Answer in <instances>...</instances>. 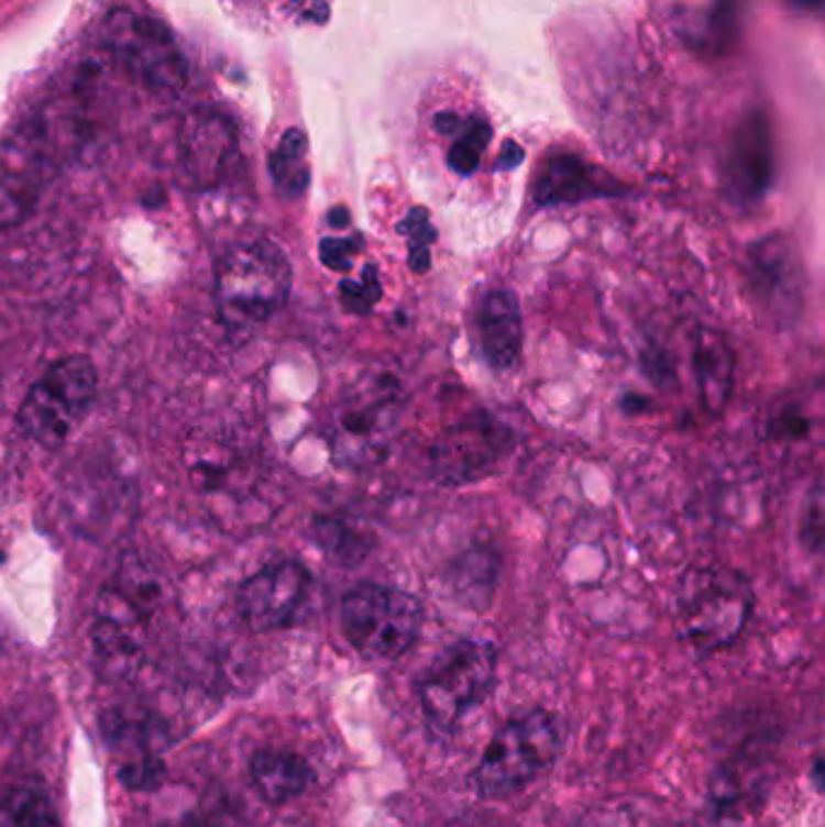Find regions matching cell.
<instances>
[{"mask_svg":"<svg viewBox=\"0 0 825 827\" xmlns=\"http://www.w3.org/2000/svg\"><path fill=\"white\" fill-rule=\"evenodd\" d=\"M294 284L288 257L270 240L230 247L216 269L218 310L228 327L250 330L286 306Z\"/></svg>","mask_w":825,"mask_h":827,"instance_id":"6da1fadb","label":"cell"},{"mask_svg":"<svg viewBox=\"0 0 825 827\" xmlns=\"http://www.w3.org/2000/svg\"><path fill=\"white\" fill-rule=\"evenodd\" d=\"M562 750V728L552 714L536 709L508 721L496 731L492 743L472 774L475 792L484 798H499L520 792L557 760Z\"/></svg>","mask_w":825,"mask_h":827,"instance_id":"7a4b0ae2","label":"cell"},{"mask_svg":"<svg viewBox=\"0 0 825 827\" xmlns=\"http://www.w3.org/2000/svg\"><path fill=\"white\" fill-rule=\"evenodd\" d=\"M421 619L424 607L415 595L375 583L351 588L339 607L346 641L371 661H395L405 655L415 647Z\"/></svg>","mask_w":825,"mask_h":827,"instance_id":"3957f363","label":"cell"},{"mask_svg":"<svg viewBox=\"0 0 825 827\" xmlns=\"http://www.w3.org/2000/svg\"><path fill=\"white\" fill-rule=\"evenodd\" d=\"M97 393V371L88 356H66L52 363L24 395L18 421L32 441L58 448L78 429Z\"/></svg>","mask_w":825,"mask_h":827,"instance_id":"277c9868","label":"cell"},{"mask_svg":"<svg viewBox=\"0 0 825 827\" xmlns=\"http://www.w3.org/2000/svg\"><path fill=\"white\" fill-rule=\"evenodd\" d=\"M496 680V649L465 639L436 655L419 683V702L433 728L451 731L490 695Z\"/></svg>","mask_w":825,"mask_h":827,"instance_id":"5b68a950","label":"cell"},{"mask_svg":"<svg viewBox=\"0 0 825 827\" xmlns=\"http://www.w3.org/2000/svg\"><path fill=\"white\" fill-rule=\"evenodd\" d=\"M403 397L393 375H375L344 395L332 411L330 443L337 460L349 467L378 465L397 431Z\"/></svg>","mask_w":825,"mask_h":827,"instance_id":"8992f818","label":"cell"},{"mask_svg":"<svg viewBox=\"0 0 825 827\" xmlns=\"http://www.w3.org/2000/svg\"><path fill=\"white\" fill-rule=\"evenodd\" d=\"M518 435L492 413H470L448 426L431 448V474L441 486H468L492 477L514 455Z\"/></svg>","mask_w":825,"mask_h":827,"instance_id":"52a82bcc","label":"cell"},{"mask_svg":"<svg viewBox=\"0 0 825 827\" xmlns=\"http://www.w3.org/2000/svg\"><path fill=\"white\" fill-rule=\"evenodd\" d=\"M750 615V586L734 571H702L688 578L681 600L683 635L702 651H714L741 635Z\"/></svg>","mask_w":825,"mask_h":827,"instance_id":"ba28073f","label":"cell"},{"mask_svg":"<svg viewBox=\"0 0 825 827\" xmlns=\"http://www.w3.org/2000/svg\"><path fill=\"white\" fill-rule=\"evenodd\" d=\"M107 27L109 44L127 58L145 88L167 95H179L187 88L189 64L165 22L117 10L107 18Z\"/></svg>","mask_w":825,"mask_h":827,"instance_id":"9c48e42d","label":"cell"},{"mask_svg":"<svg viewBox=\"0 0 825 827\" xmlns=\"http://www.w3.org/2000/svg\"><path fill=\"white\" fill-rule=\"evenodd\" d=\"M748 296L760 315L790 327L804 310L806 272L802 254L787 235H768L746 252Z\"/></svg>","mask_w":825,"mask_h":827,"instance_id":"30bf717a","label":"cell"},{"mask_svg":"<svg viewBox=\"0 0 825 827\" xmlns=\"http://www.w3.org/2000/svg\"><path fill=\"white\" fill-rule=\"evenodd\" d=\"M145 625H148V607L143 595L133 586H107L97 598L92 643L95 655L105 675L124 677L139 665Z\"/></svg>","mask_w":825,"mask_h":827,"instance_id":"8fae6325","label":"cell"},{"mask_svg":"<svg viewBox=\"0 0 825 827\" xmlns=\"http://www.w3.org/2000/svg\"><path fill=\"white\" fill-rule=\"evenodd\" d=\"M48 165V139L36 121L0 141V228L28 221L42 197Z\"/></svg>","mask_w":825,"mask_h":827,"instance_id":"7c38bea8","label":"cell"},{"mask_svg":"<svg viewBox=\"0 0 825 827\" xmlns=\"http://www.w3.org/2000/svg\"><path fill=\"white\" fill-rule=\"evenodd\" d=\"M312 578L298 562H276L242 583L238 610L254 631L284 629L308 600Z\"/></svg>","mask_w":825,"mask_h":827,"instance_id":"4fadbf2b","label":"cell"},{"mask_svg":"<svg viewBox=\"0 0 825 827\" xmlns=\"http://www.w3.org/2000/svg\"><path fill=\"white\" fill-rule=\"evenodd\" d=\"M238 155L233 121L216 112H191L179 124L177 163L197 189H213Z\"/></svg>","mask_w":825,"mask_h":827,"instance_id":"5bb4252c","label":"cell"},{"mask_svg":"<svg viewBox=\"0 0 825 827\" xmlns=\"http://www.w3.org/2000/svg\"><path fill=\"white\" fill-rule=\"evenodd\" d=\"M774 179V143L766 112H750L738 129L726 157V187L734 203L750 206L766 199Z\"/></svg>","mask_w":825,"mask_h":827,"instance_id":"9a60e30c","label":"cell"},{"mask_svg":"<svg viewBox=\"0 0 825 827\" xmlns=\"http://www.w3.org/2000/svg\"><path fill=\"white\" fill-rule=\"evenodd\" d=\"M472 332L480 359L492 371L514 368L524 349V318L514 290L492 288L482 294L472 312Z\"/></svg>","mask_w":825,"mask_h":827,"instance_id":"2e32d148","label":"cell"},{"mask_svg":"<svg viewBox=\"0 0 825 827\" xmlns=\"http://www.w3.org/2000/svg\"><path fill=\"white\" fill-rule=\"evenodd\" d=\"M620 194H627V187L615 177L605 175L603 169L581 161L579 155L554 153L536 179L532 199L538 206H562L586 199L620 197Z\"/></svg>","mask_w":825,"mask_h":827,"instance_id":"e0dca14e","label":"cell"},{"mask_svg":"<svg viewBox=\"0 0 825 827\" xmlns=\"http://www.w3.org/2000/svg\"><path fill=\"white\" fill-rule=\"evenodd\" d=\"M693 368L700 387L702 405L714 417L726 409L734 387V351L729 342L714 330H702L695 337Z\"/></svg>","mask_w":825,"mask_h":827,"instance_id":"ac0fdd59","label":"cell"},{"mask_svg":"<svg viewBox=\"0 0 825 827\" xmlns=\"http://www.w3.org/2000/svg\"><path fill=\"white\" fill-rule=\"evenodd\" d=\"M250 772L262 798L276 806L298 798L310 784L308 762L284 750H260L252 758Z\"/></svg>","mask_w":825,"mask_h":827,"instance_id":"d6986e66","label":"cell"},{"mask_svg":"<svg viewBox=\"0 0 825 827\" xmlns=\"http://www.w3.org/2000/svg\"><path fill=\"white\" fill-rule=\"evenodd\" d=\"M496 574H499L496 554L484 547H472L465 554H460L448 571V586H451L455 600L468 605L470 610H487L494 598Z\"/></svg>","mask_w":825,"mask_h":827,"instance_id":"ffe728a7","label":"cell"},{"mask_svg":"<svg viewBox=\"0 0 825 827\" xmlns=\"http://www.w3.org/2000/svg\"><path fill=\"white\" fill-rule=\"evenodd\" d=\"M310 534L315 544H318L334 564L342 566L361 564L375 547V534L371 530H363L361 526H354V522L342 518H315Z\"/></svg>","mask_w":825,"mask_h":827,"instance_id":"44dd1931","label":"cell"},{"mask_svg":"<svg viewBox=\"0 0 825 827\" xmlns=\"http://www.w3.org/2000/svg\"><path fill=\"white\" fill-rule=\"evenodd\" d=\"M0 827H61V820L42 789L10 786L0 792Z\"/></svg>","mask_w":825,"mask_h":827,"instance_id":"7402d4cb","label":"cell"},{"mask_svg":"<svg viewBox=\"0 0 825 827\" xmlns=\"http://www.w3.org/2000/svg\"><path fill=\"white\" fill-rule=\"evenodd\" d=\"M306 155H308L306 133L298 129H288L282 136V141H278V148L272 153V161H270L272 179L284 197L296 199L308 189L310 169L306 163Z\"/></svg>","mask_w":825,"mask_h":827,"instance_id":"603a6c76","label":"cell"},{"mask_svg":"<svg viewBox=\"0 0 825 827\" xmlns=\"http://www.w3.org/2000/svg\"><path fill=\"white\" fill-rule=\"evenodd\" d=\"M492 141V129L487 121L482 119H472L470 124L463 126V131L458 133V141L451 145L448 151V165H451L453 173L470 177L475 169L480 167V157L487 148Z\"/></svg>","mask_w":825,"mask_h":827,"instance_id":"cb8c5ba5","label":"cell"},{"mask_svg":"<svg viewBox=\"0 0 825 827\" xmlns=\"http://www.w3.org/2000/svg\"><path fill=\"white\" fill-rule=\"evenodd\" d=\"M397 230L409 240V269L415 274H427L431 266V245L439 238L429 221V211L411 209Z\"/></svg>","mask_w":825,"mask_h":827,"instance_id":"d4e9b609","label":"cell"},{"mask_svg":"<svg viewBox=\"0 0 825 827\" xmlns=\"http://www.w3.org/2000/svg\"><path fill=\"white\" fill-rule=\"evenodd\" d=\"M339 296H342V302L349 312L369 315L383 296L378 269L369 264L366 269H363L361 282H342L339 284Z\"/></svg>","mask_w":825,"mask_h":827,"instance_id":"484cf974","label":"cell"},{"mask_svg":"<svg viewBox=\"0 0 825 827\" xmlns=\"http://www.w3.org/2000/svg\"><path fill=\"white\" fill-rule=\"evenodd\" d=\"M363 250V238H324L320 242V260L332 272H349L354 266L356 254Z\"/></svg>","mask_w":825,"mask_h":827,"instance_id":"4316f807","label":"cell"},{"mask_svg":"<svg viewBox=\"0 0 825 827\" xmlns=\"http://www.w3.org/2000/svg\"><path fill=\"white\" fill-rule=\"evenodd\" d=\"M802 542L809 552H818L823 544V494L818 486L806 504V514L802 520Z\"/></svg>","mask_w":825,"mask_h":827,"instance_id":"83f0119b","label":"cell"},{"mask_svg":"<svg viewBox=\"0 0 825 827\" xmlns=\"http://www.w3.org/2000/svg\"><path fill=\"white\" fill-rule=\"evenodd\" d=\"M524 163V148L520 145H516L514 141H506L502 145V155H499V163H496V167L499 169H512L516 165Z\"/></svg>","mask_w":825,"mask_h":827,"instance_id":"f1b7e54d","label":"cell"},{"mask_svg":"<svg viewBox=\"0 0 825 827\" xmlns=\"http://www.w3.org/2000/svg\"><path fill=\"white\" fill-rule=\"evenodd\" d=\"M433 124H436V129H439L441 133H446V136H458V133L463 131L465 121L460 119L458 114H453V112H441L439 117L433 119Z\"/></svg>","mask_w":825,"mask_h":827,"instance_id":"f546056e","label":"cell"},{"mask_svg":"<svg viewBox=\"0 0 825 827\" xmlns=\"http://www.w3.org/2000/svg\"><path fill=\"white\" fill-rule=\"evenodd\" d=\"M346 223H349V211L344 209V206H337V209L330 211V225L344 228Z\"/></svg>","mask_w":825,"mask_h":827,"instance_id":"4dcf8cb0","label":"cell"},{"mask_svg":"<svg viewBox=\"0 0 825 827\" xmlns=\"http://www.w3.org/2000/svg\"><path fill=\"white\" fill-rule=\"evenodd\" d=\"M451 827H494V825H487L482 820H460V823H453Z\"/></svg>","mask_w":825,"mask_h":827,"instance_id":"1f68e13d","label":"cell"},{"mask_svg":"<svg viewBox=\"0 0 825 827\" xmlns=\"http://www.w3.org/2000/svg\"><path fill=\"white\" fill-rule=\"evenodd\" d=\"M792 3H796V5H802V8L811 10V8H818V5H821V0H792Z\"/></svg>","mask_w":825,"mask_h":827,"instance_id":"d6a6232c","label":"cell"},{"mask_svg":"<svg viewBox=\"0 0 825 827\" xmlns=\"http://www.w3.org/2000/svg\"><path fill=\"white\" fill-rule=\"evenodd\" d=\"M0 403H3V366H0Z\"/></svg>","mask_w":825,"mask_h":827,"instance_id":"836d02e7","label":"cell"},{"mask_svg":"<svg viewBox=\"0 0 825 827\" xmlns=\"http://www.w3.org/2000/svg\"><path fill=\"white\" fill-rule=\"evenodd\" d=\"M6 562V554L3 552H0V564H3Z\"/></svg>","mask_w":825,"mask_h":827,"instance_id":"e575fe53","label":"cell"}]
</instances>
